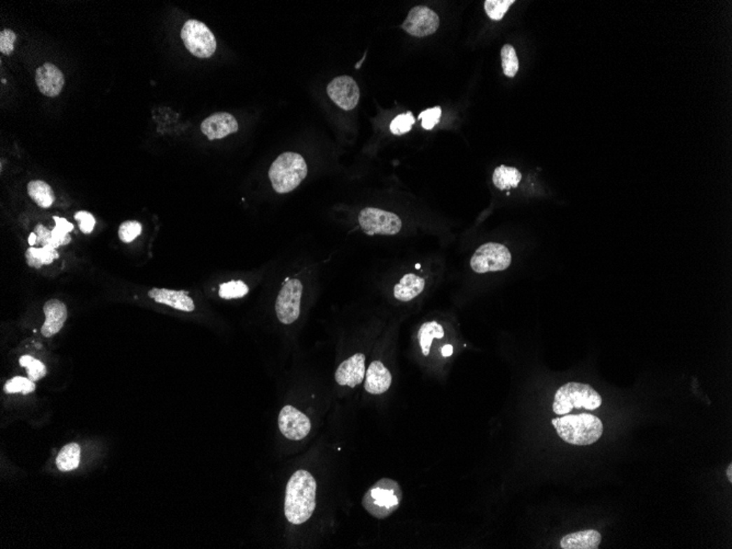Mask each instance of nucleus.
<instances>
[{
    "instance_id": "9d476101",
    "label": "nucleus",
    "mask_w": 732,
    "mask_h": 549,
    "mask_svg": "<svg viewBox=\"0 0 732 549\" xmlns=\"http://www.w3.org/2000/svg\"><path fill=\"white\" fill-rule=\"evenodd\" d=\"M438 27H440L438 15L432 9L425 7V6L413 7L401 25L403 31L415 38L431 36L433 33L436 32Z\"/></svg>"
},
{
    "instance_id": "f3484780",
    "label": "nucleus",
    "mask_w": 732,
    "mask_h": 549,
    "mask_svg": "<svg viewBox=\"0 0 732 549\" xmlns=\"http://www.w3.org/2000/svg\"><path fill=\"white\" fill-rule=\"evenodd\" d=\"M46 321L42 326V335L46 338L53 337L62 331L67 319V307L60 300H50L44 304Z\"/></svg>"
},
{
    "instance_id": "f257e3e1",
    "label": "nucleus",
    "mask_w": 732,
    "mask_h": 549,
    "mask_svg": "<svg viewBox=\"0 0 732 549\" xmlns=\"http://www.w3.org/2000/svg\"><path fill=\"white\" fill-rule=\"evenodd\" d=\"M317 484L310 471H295L287 482L284 513L287 521L300 525L312 517L316 509Z\"/></svg>"
},
{
    "instance_id": "aec40b11",
    "label": "nucleus",
    "mask_w": 732,
    "mask_h": 549,
    "mask_svg": "<svg viewBox=\"0 0 732 549\" xmlns=\"http://www.w3.org/2000/svg\"><path fill=\"white\" fill-rule=\"evenodd\" d=\"M424 287L425 281L422 277L408 273L394 287V298L399 302H410L418 298Z\"/></svg>"
},
{
    "instance_id": "0eeeda50",
    "label": "nucleus",
    "mask_w": 732,
    "mask_h": 549,
    "mask_svg": "<svg viewBox=\"0 0 732 549\" xmlns=\"http://www.w3.org/2000/svg\"><path fill=\"white\" fill-rule=\"evenodd\" d=\"M181 39L186 48L195 57L209 58L216 50L214 34L201 21H186L181 30Z\"/></svg>"
},
{
    "instance_id": "4c0bfd02",
    "label": "nucleus",
    "mask_w": 732,
    "mask_h": 549,
    "mask_svg": "<svg viewBox=\"0 0 732 549\" xmlns=\"http://www.w3.org/2000/svg\"><path fill=\"white\" fill-rule=\"evenodd\" d=\"M452 354H453V347L450 345H444L443 348H442V356H450Z\"/></svg>"
},
{
    "instance_id": "58836bf2",
    "label": "nucleus",
    "mask_w": 732,
    "mask_h": 549,
    "mask_svg": "<svg viewBox=\"0 0 732 549\" xmlns=\"http://www.w3.org/2000/svg\"><path fill=\"white\" fill-rule=\"evenodd\" d=\"M29 244H30L31 247H33V246H34V244H36V232H31L30 237H29Z\"/></svg>"
},
{
    "instance_id": "cd10ccee",
    "label": "nucleus",
    "mask_w": 732,
    "mask_h": 549,
    "mask_svg": "<svg viewBox=\"0 0 732 549\" xmlns=\"http://www.w3.org/2000/svg\"><path fill=\"white\" fill-rule=\"evenodd\" d=\"M501 61H502V69L504 75L509 78L516 77L518 71V58L516 56V48L510 44L506 46L501 50Z\"/></svg>"
},
{
    "instance_id": "2eb2a0df",
    "label": "nucleus",
    "mask_w": 732,
    "mask_h": 549,
    "mask_svg": "<svg viewBox=\"0 0 732 549\" xmlns=\"http://www.w3.org/2000/svg\"><path fill=\"white\" fill-rule=\"evenodd\" d=\"M36 81L39 90L46 97H57L63 90L65 78L55 65L46 63L36 69Z\"/></svg>"
},
{
    "instance_id": "ea45409f",
    "label": "nucleus",
    "mask_w": 732,
    "mask_h": 549,
    "mask_svg": "<svg viewBox=\"0 0 732 549\" xmlns=\"http://www.w3.org/2000/svg\"><path fill=\"white\" fill-rule=\"evenodd\" d=\"M726 474H727L728 480L732 482V464H729V466L726 469Z\"/></svg>"
},
{
    "instance_id": "39448f33",
    "label": "nucleus",
    "mask_w": 732,
    "mask_h": 549,
    "mask_svg": "<svg viewBox=\"0 0 732 549\" xmlns=\"http://www.w3.org/2000/svg\"><path fill=\"white\" fill-rule=\"evenodd\" d=\"M553 410L557 416H565L572 409L595 410L602 405V397L594 388L586 384L570 382L561 386L555 394Z\"/></svg>"
},
{
    "instance_id": "bb28decb",
    "label": "nucleus",
    "mask_w": 732,
    "mask_h": 549,
    "mask_svg": "<svg viewBox=\"0 0 732 549\" xmlns=\"http://www.w3.org/2000/svg\"><path fill=\"white\" fill-rule=\"evenodd\" d=\"M249 293V287L242 281H229L219 286V298L223 300H237L246 296Z\"/></svg>"
},
{
    "instance_id": "b1692460",
    "label": "nucleus",
    "mask_w": 732,
    "mask_h": 549,
    "mask_svg": "<svg viewBox=\"0 0 732 549\" xmlns=\"http://www.w3.org/2000/svg\"><path fill=\"white\" fill-rule=\"evenodd\" d=\"M522 174L518 169L513 167H506L504 165L498 167L495 170L492 176L493 184L499 190H509L511 188H516L521 182Z\"/></svg>"
},
{
    "instance_id": "a878e982",
    "label": "nucleus",
    "mask_w": 732,
    "mask_h": 549,
    "mask_svg": "<svg viewBox=\"0 0 732 549\" xmlns=\"http://www.w3.org/2000/svg\"><path fill=\"white\" fill-rule=\"evenodd\" d=\"M54 221L56 226L52 230V246L57 248L69 244L71 242L69 232L74 230L73 224L62 217L54 216Z\"/></svg>"
},
{
    "instance_id": "c9c22d12",
    "label": "nucleus",
    "mask_w": 732,
    "mask_h": 549,
    "mask_svg": "<svg viewBox=\"0 0 732 549\" xmlns=\"http://www.w3.org/2000/svg\"><path fill=\"white\" fill-rule=\"evenodd\" d=\"M76 221L79 222V228L83 234H90L95 228L96 225V219L92 216V214L86 211H81L75 214Z\"/></svg>"
},
{
    "instance_id": "ddd939ff",
    "label": "nucleus",
    "mask_w": 732,
    "mask_h": 549,
    "mask_svg": "<svg viewBox=\"0 0 732 549\" xmlns=\"http://www.w3.org/2000/svg\"><path fill=\"white\" fill-rule=\"evenodd\" d=\"M336 382L340 386L354 388L360 385L365 378V356L357 353L354 356L343 361L336 370Z\"/></svg>"
},
{
    "instance_id": "393cba45",
    "label": "nucleus",
    "mask_w": 732,
    "mask_h": 549,
    "mask_svg": "<svg viewBox=\"0 0 732 549\" xmlns=\"http://www.w3.org/2000/svg\"><path fill=\"white\" fill-rule=\"evenodd\" d=\"M81 463V446L77 443H69L60 451L56 466L61 471H69L77 468Z\"/></svg>"
},
{
    "instance_id": "f704fd0d",
    "label": "nucleus",
    "mask_w": 732,
    "mask_h": 549,
    "mask_svg": "<svg viewBox=\"0 0 732 549\" xmlns=\"http://www.w3.org/2000/svg\"><path fill=\"white\" fill-rule=\"evenodd\" d=\"M17 36L13 30L6 29L0 32V52L5 55H11L15 48Z\"/></svg>"
},
{
    "instance_id": "f03ea898",
    "label": "nucleus",
    "mask_w": 732,
    "mask_h": 549,
    "mask_svg": "<svg viewBox=\"0 0 732 549\" xmlns=\"http://www.w3.org/2000/svg\"><path fill=\"white\" fill-rule=\"evenodd\" d=\"M551 424L556 429L559 438L572 445H591L599 441L604 430L600 418L589 413L572 416L565 415L553 419Z\"/></svg>"
},
{
    "instance_id": "412c9836",
    "label": "nucleus",
    "mask_w": 732,
    "mask_h": 549,
    "mask_svg": "<svg viewBox=\"0 0 732 549\" xmlns=\"http://www.w3.org/2000/svg\"><path fill=\"white\" fill-rule=\"evenodd\" d=\"M29 197L36 202V204L43 209L53 205L55 201V194L53 189L46 182L42 180H33L28 184Z\"/></svg>"
},
{
    "instance_id": "6ab92c4d",
    "label": "nucleus",
    "mask_w": 732,
    "mask_h": 549,
    "mask_svg": "<svg viewBox=\"0 0 732 549\" xmlns=\"http://www.w3.org/2000/svg\"><path fill=\"white\" fill-rule=\"evenodd\" d=\"M602 542V535L595 529L576 531L566 535L560 541L562 549H597Z\"/></svg>"
},
{
    "instance_id": "c85d7f7f",
    "label": "nucleus",
    "mask_w": 732,
    "mask_h": 549,
    "mask_svg": "<svg viewBox=\"0 0 732 549\" xmlns=\"http://www.w3.org/2000/svg\"><path fill=\"white\" fill-rule=\"evenodd\" d=\"M19 363H20V366H22V368H27V370H28L29 378H30L31 381H39V380L43 378L44 376L46 375V373H48V370H46V366H44L43 363L41 362V361L36 360V359L33 358V356H21Z\"/></svg>"
},
{
    "instance_id": "20e7f679",
    "label": "nucleus",
    "mask_w": 732,
    "mask_h": 549,
    "mask_svg": "<svg viewBox=\"0 0 732 549\" xmlns=\"http://www.w3.org/2000/svg\"><path fill=\"white\" fill-rule=\"evenodd\" d=\"M401 500L403 492L397 481L382 478L365 492L362 506L372 517L384 520L397 511Z\"/></svg>"
},
{
    "instance_id": "1a4fd4ad",
    "label": "nucleus",
    "mask_w": 732,
    "mask_h": 549,
    "mask_svg": "<svg viewBox=\"0 0 732 549\" xmlns=\"http://www.w3.org/2000/svg\"><path fill=\"white\" fill-rule=\"evenodd\" d=\"M359 224L365 234L396 235L401 230V219L392 212L376 207H365L359 214Z\"/></svg>"
},
{
    "instance_id": "f8f14e48",
    "label": "nucleus",
    "mask_w": 732,
    "mask_h": 549,
    "mask_svg": "<svg viewBox=\"0 0 732 549\" xmlns=\"http://www.w3.org/2000/svg\"><path fill=\"white\" fill-rule=\"evenodd\" d=\"M279 428L281 433L291 441H301L310 433L312 424L305 413L287 405L279 412Z\"/></svg>"
},
{
    "instance_id": "c756f323",
    "label": "nucleus",
    "mask_w": 732,
    "mask_h": 549,
    "mask_svg": "<svg viewBox=\"0 0 732 549\" xmlns=\"http://www.w3.org/2000/svg\"><path fill=\"white\" fill-rule=\"evenodd\" d=\"M513 4L514 0H486L485 11L491 20L500 21L504 19L509 8Z\"/></svg>"
},
{
    "instance_id": "a211bd4d",
    "label": "nucleus",
    "mask_w": 732,
    "mask_h": 549,
    "mask_svg": "<svg viewBox=\"0 0 732 549\" xmlns=\"http://www.w3.org/2000/svg\"><path fill=\"white\" fill-rule=\"evenodd\" d=\"M393 377L389 370L380 361H374L368 366L365 380V391L372 395H382L389 389Z\"/></svg>"
},
{
    "instance_id": "423d86ee",
    "label": "nucleus",
    "mask_w": 732,
    "mask_h": 549,
    "mask_svg": "<svg viewBox=\"0 0 732 549\" xmlns=\"http://www.w3.org/2000/svg\"><path fill=\"white\" fill-rule=\"evenodd\" d=\"M512 263L510 250L498 242H487L476 250L471 259L474 272L485 274L508 269Z\"/></svg>"
},
{
    "instance_id": "9b49d317",
    "label": "nucleus",
    "mask_w": 732,
    "mask_h": 549,
    "mask_svg": "<svg viewBox=\"0 0 732 549\" xmlns=\"http://www.w3.org/2000/svg\"><path fill=\"white\" fill-rule=\"evenodd\" d=\"M327 94L340 109L345 111L357 108L360 100V89L357 81L347 75L339 76L331 81L327 87Z\"/></svg>"
},
{
    "instance_id": "72a5a7b5",
    "label": "nucleus",
    "mask_w": 732,
    "mask_h": 549,
    "mask_svg": "<svg viewBox=\"0 0 732 549\" xmlns=\"http://www.w3.org/2000/svg\"><path fill=\"white\" fill-rule=\"evenodd\" d=\"M442 110L440 106L428 109L419 114V119L422 121V127L425 130H432L436 124L440 122Z\"/></svg>"
},
{
    "instance_id": "7ed1b4c3",
    "label": "nucleus",
    "mask_w": 732,
    "mask_h": 549,
    "mask_svg": "<svg viewBox=\"0 0 732 549\" xmlns=\"http://www.w3.org/2000/svg\"><path fill=\"white\" fill-rule=\"evenodd\" d=\"M308 164L302 155L292 151L283 153L270 167L272 188L279 194L289 193L298 188L308 176Z\"/></svg>"
},
{
    "instance_id": "2f4dec72",
    "label": "nucleus",
    "mask_w": 732,
    "mask_h": 549,
    "mask_svg": "<svg viewBox=\"0 0 732 549\" xmlns=\"http://www.w3.org/2000/svg\"><path fill=\"white\" fill-rule=\"evenodd\" d=\"M415 122V116H413L411 112L399 114L390 123V131H392L394 135H403V134L408 133L413 129Z\"/></svg>"
},
{
    "instance_id": "4468645a",
    "label": "nucleus",
    "mask_w": 732,
    "mask_h": 549,
    "mask_svg": "<svg viewBox=\"0 0 732 549\" xmlns=\"http://www.w3.org/2000/svg\"><path fill=\"white\" fill-rule=\"evenodd\" d=\"M201 131L211 141L224 139L238 131V122L232 114L217 112L202 122Z\"/></svg>"
},
{
    "instance_id": "dca6fc26",
    "label": "nucleus",
    "mask_w": 732,
    "mask_h": 549,
    "mask_svg": "<svg viewBox=\"0 0 732 549\" xmlns=\"http://www.w3.org/2000/svg\"><path fill=\"white\" fill-rule=\"evenodd\" d=\"M149 298L158 304L170 306L174 310L192 312L195 310L193 300L184 291L168 290V289H151L147 293Z\"/></svg>"
},
{
    "instance_id": "4be33fe9",
    "label": "nucleus",
    "mask_w": 732,
    "mask_h": 549,
    "mask_svg": "<svg viewBox=\"0 0 732 549\" xmlns=\"http://www.w3.org/2000/svg\"><path fill=\"white\" fill-rule=\"evenodd\" d=\"M58 258H60V255H58L57 250L52 246L42 248L30 247L25 251L27 263L31 267H36V269H40L42 265H50Z\"/></svg>"
},
{
    "instance_id": "7c9ffc66",
    "label": "nucleus",
    "mask_w": 732,
    "mask_h": 549,
    "mask_svg": "<svg viewBox=\"0 0 732 549\" xmlns=\"http://www.w3.org/2000/svg\"><path fill=\"white\" fill-rule=\"evenodd\" d=\"M4 389H5L7 394L22 393L25 395H28V394L36 391V384H34V382L31 381L30 378L15 376L13 380L6 383Z\"/></svg>"
},
{
    "instance_id": "5701e85b",
    "label": "nucleus",
    "mask_w": 732,
    "mask_h": 549,
    "mask_svg": "<svg viewBox=\"0 0 732 549\" xmlns=\"http://www.w3.org/2000/svg\"><path fill=\"white\" fill-rule=\"evenodd\" d=\"M443 337V327L436 320L423 324L418 333L419 345H420L423 356H428L430 354L433 339H436H436H442Z\"/></svg>"
},
{
    "instance_id": "473e14b6",
    "label": "nucleus",
    "mask_w": 732,
    "mask_h": 549,
    "mask_svg": "<svg viewBox=\"0 0 732 549\" xmlns=\"http://www.w3.org/2000/svg\"><path fill=\"white\" fill-rule=\"evenodd\" d=\"M141 234V223L136 222V221H127L124 222L123 224L118 228V237L122 242L125 244H130V242L135 240L136 238L139 237V235Z\"/></svg>"
},
{
    "instance_id": "6e6552de",
    "label": "nucleus",
    "mask_w": 732,
    "mask_h": 549,
    "mask_svg": "<svg viewBox=\"0 0 732 549\" xmlns=\"http://www.w3.org/2000/svg\"><path fill=\"white\" fill-rule=\"evenodd\" d=\"M303 284L298 279H289L283 285L275 302V312L279 323L292 325L301 314Z\"/></svg>"
},
{
    "instance_id": "e433bc0d",
    "label": "nucleus",
    "mask_w": 732,
    "mask_h": 549,
    "mask_svg": "<svg viewBox=\"0 0 732 549\" xmlns=\"http://www.w3.org/2000/svg\"><path fill=\"white\" fill-rule=\"evenodd\" d=\"M34 232L36 234V244H41L42 247L52 246V230H48L42 224H39L34 228Z\"/></svg>"
}]
</instances>
